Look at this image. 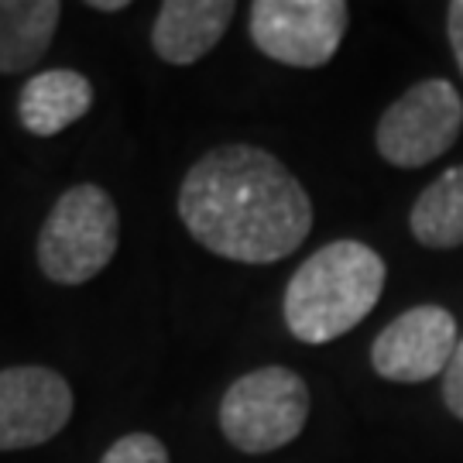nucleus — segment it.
<instances>
[{
  "label": "nucleus",
  "instance_id": "nucleus-1",
  "mask_svg": "<svg viewBox=\"0 0 463 463\" xmlns=\"http://www.w3.org/2000/svg\"><path fill=\"white\" fill-rule=\"evenodd\" d=\"M185 231L241 265H275L313 231V203L279 158L254 145L206 151L179 189Z\"/></svg>",
  "mask_w": 463,
  "mask_h": 463
},
{
  "label": "nucleus",
  "instance_id": "nucleus-15",
  "mask_svg": "<svg viewBox=\"0 0 463 463\" xmlns=\"http://www.w3.org/2000/svg\"><path fill=\"white\" fill-rule=\"evenodd\" d=\"M447 34H449V49L457 55V66L463 72V0H453L447 7Z\"/></svg>",
  "mask_w": 463,
  "mask_h": 463
},
{
  "label": "nucleus",
  "instance_id": "nucleus-2",
  "mask_svg": "<svg viewBox=\"0 0 463 463\" xmlns=\"http://www.w3.org/2000/svg\"><path fill=\"white\" fill-rule=\"evenodd\" d=\"M384 261L361 241H333L306 258L285 288V326L302 344L350 333L384 292Z\"/></svg>",
  "mask_w": 463,
  "mask_h": 463
},
{
  "label": "nucleus",
  "instance_id": "nucleus-12",
  "mask_svg": "<svg viewBox=\"0 0 463 463\" xmlns=\"http://www.w3.org/2000/svg\"><path fill=\"white\" fill-rule=\"evenodd\" d=\"M415 241L430 250H453L463 244V165L447 168L422 189L409 216Z\"/></svg>",
  "mask_w": 463,
  "mask_h": 463
},
{
  "label": "nucleus",
  "instance_id": "nucleus-6",
  "mask_svg": "<svg viewBox=\"0 0 463 463\" xmlns=\"http://www.w3.org/2000/svg\"><path fill=\"white\" fill-rule=\"evenodd\" d=\"M347 21L344 0H254L250 42L281 66L319 69L336 55Z\"/></svg>",
  "mask_w": 463,
  "mask_h": 463
},
{
  "label": "nucleus",
  "instance_id": "nucleus-11",
  "mask_svg": "<svg viewBox=\"0 0 463 463\" xmlns=\"http://www.w3.org/2000/svg\"><path fill=\"white\" fill-rule=\"evenodd\" d=\"M62 17L59 0H0V72L14 76L38 66Z\"/></svg>",
  "mask_w": 463,
  "mask_h": 463
},
{
  "label": "nucleus",
  "instance_id": "nucleus-10",
  "mask_svg": "<svg viewBox=\"0 0 463 463\" xmlns=\"http://www.w3.org/2000/svg\"><path fill=\"white\" fill-rule=\"evenodd\" d=\"M90 107H93V86L76 69L38 72L24 83L21 99H17V114H21L24 131L38 134V137L66 131L69 124L86 117Z\"/></svg>",
  "mask_w": 463,
  "mask_h": 463
},
{
  "label": "nucleus",
  "instance_id": "nucleus-13",
  "mask_svg": "<svg viewBox=\"0 0 463 463\" xmlns=\"http://www.w3.org/2000/svg\"><path fill=\"white\" fill-rule=\"evenodd\" d=\"M99 463H168V449L151 432H128L103 453Z\"/></svg>",
  "mask_w": 463,
  "mask_h": 463
},
{
  "label": "nucleus",
  "instance_id": "nucleus-8",
  "mask_svg": "<svg viewBox=\"0 0 463 463\" xmlns=\"http://www.w3.org/2000/svg\"><path fill=\"white\" fill-rule=\"evenodd\" d=\"M457 344V319L443 306H415L378 333L371 364L384 381L419 384L447 371Z\"/></svg>",
  "mask_w": 463,
  "mask_h": 463
},
{
  "label": "nucleus",
  "instance_id": "nucleus-5",
  "mask_svg": "<svg viewBox=\"0 0 463 463\" xmlns=\"http://www.w3.org/2000/svg\"><path fill=\"white\" fill-rule=\"evenodd\" d=\"M463 128V97L449 80H422L381 114L378 151L388 165L422 168L453 148Z\"/></svg>",
  "mask_w": 463,
  "mask_h": 463
},
{
  "label": "nucleus",
  "instance_id": "nucleus-14",
  "mask_svg": "<svg viewBox=\"0 0 463 463\" xmlns=\"http://www.w3.org/2000/svg\"><path fill=\"white\" fill-rule=\"evenodd\" d=\"M443 402H447L449 412L463 422V336L457 350H453V357H449L447 371H443Z\"/></svg>",
  "mask_w": 463,
  "mask_h": 463
},
{
  "label": "nucleus",
  "instance_id": "nucleus-3",
  "mask_svg": "<svg viewBox=\"0 0 463 463\" xmlns=\"http://www.w3.org/2000/svg\"><path fill=\"white\" fill-rule=\"evenodd\" d=\"M120 216L107 189L93 183L66 189L38 233V268L55 285H83L114 261Z\"/></svg>",
  "mask_w": 463,
  "mask_h": 463
},
{
  "label": "nucleus",
  "instance_id": "nucleus-4",
  "mask_svg": "<svg viewBox=\"0 0 463 463\" xmlns=\"http://www.w3.org/2000/svg\"><path fill=\"white\" fill-rule=\"evenodd\" d=\"M309 419V388L288 367H258L237 378L220 402V430L241 453L288 447Z\"/></svg>",
  "mask_w": 463,
  "mask_h": 463
},
{
  "label": "nucleus",
  "instance_id": "nucleus-7",
  "mask_svg": "<svg viewBox=\"0 0 463 463\" xmlns=\"http://www.w3.org/2000/svg\"><path fill=\"white\" fill-rule=\"evenodd\" d=\"M72 419V388L52 367L0 371V453L55 439Z\"/></svg>",
  "mask_w": 463,
  "mask_h": 463
},
{
  "label": "nucleus",
  "instance_id": "nucleus-9",
  "mask_svg": "<svg viewBox=\"0 0 463 463\" xmlns=\"http://www.w3.org/2000/svg\"><path fill=\"white\" fill-rule=\"evenodd\" d=\"M233 14L231 0H165L151 28V49L168 66H193L216 49Z\"/></svg>",
  "mask_w": 463,
  "mask_h": 463
},
{
  "label": "nucleus",
  "instance_id": "nucleus-16",
  "mask_svg": "<svg viewBox=\"0 0 463 463\" xmlns=\"http://www.w3.org/2000/svg\"><path fill=\"white\" fill-rule=\"evenodd\" d=\"M90 7H93V11H103V14H114V11H124V7H128V0H93Z\"/></svg>",
  "mask_w": 463,
  "mask_h": 463
}]
</instances>
